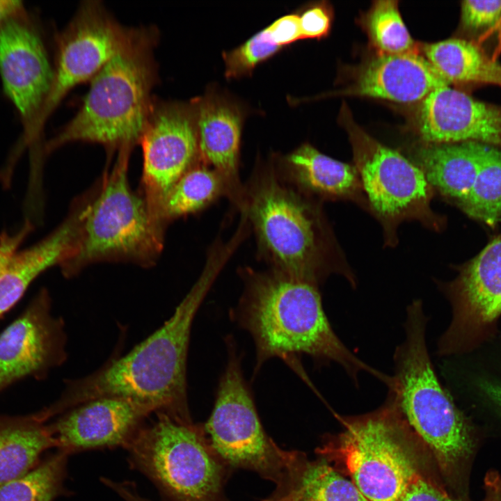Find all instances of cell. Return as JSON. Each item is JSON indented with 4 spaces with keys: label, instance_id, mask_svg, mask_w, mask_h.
I'll use <instances>...</instances> for the list:
<instances>
[{
    "label": "cell",
    "instance_id": "obj_37",
    "mask_svg": "<svg viewBox=\"0 0 501 501\" xmlns=\"http://www.w3.org/2000/svg\"><path fill=\"white\" fill-rule=\"evenodd\" d=\"M25 13L23 1L19 0H0V25L7 19Z\"/></svg>",
    "mask_w": 501,
    "mask_h": 501
},
{
    "label": "cell",
    "instance_id": "obj_10",
    "mask_svg": "<svg viewBox=\"0 0 501 501\" xmlns=\"http://www.w3.org/2000/svg\"><path fill=\"white\" fill-rule=\"evenodd\" d=\"M347 124L367 205L381 222L389 243L396 240L397 227L404 221L418 220L439 228L438 217L430 207L434 189L422 170L352 122Z\"/></svg>",
    "mask_w": 501,
    "mask_h": 501
},
{
    "label": "cell",
    "instance_id": "obj_36",
    "mask_svg": "<svg viewBox=\"0 0 501 501\" xmlns=\"http://www.w3.org/2000/svg\"><path fill=\"white\" fill-rule=\"evenodd\" d=\"M485 495L482 501H501V475L496 470L488 471L484 479Z\"/></svg>",
    "mask_w": 501,
    "mask_h": 501
},
{
    "label": "cell",
    "instance_id": "obj_6",
    "mask_svg": "<svg viewBox=\"0 0 501 501\" xmlns=\"http://www.w3.org/2000/svg\"><path fill=\"white\" fill-rule=\"evenodd\" d=\"M388 388L385 401L374 411L340 417L343 430L317 451L335 462L370 501H399L413 476L426 468L394 385Z\"/></svg>",
    "mask_w": 501,
    "mask_h": 501
},
{
    "label": "cell",
    "instance_id": "obj_33",
    "mask_svg": "<svg viewBox=\"0 0 501 501\" xmlns=\"http://www.w3.org/2000/svg\"><path fill=\"white\" fill-rule=\"evenodd\" d=\"M299 16L302 39H320L329 33L332 14L328 6L323 3L311 6Z\"/></svg>",
    "mask_w": 501,
    "mask_h": 501
},
{
    "label": "cell",
    "instance_id": "obj_11",
    "mask_svg": "<svg viewBox=\"0 0 501 501\" xmlns=\"http://www.w3.org/2000/svg\"><path fill=\"white\" fill-rule=\"evenodd\" d=\"M141 29L122 26L100 2L88 1L79 6L57 38L53 79L36 123L35 138L69 91L82 82L90 81L138 37Z\"/></svg>",
    "mask_w": 501,
    "mask_h": 501
},
{
    "label": "cell",
    "instance_id": "obj_35",
    "mask_svg": "<svg viewBox=\"0 0 501 501\" xmlns=\"http://www.w3.org/2000/svg\"><path fill=\"white\" fill-rule=\"evenodd\" d=\"M29 222L17 233L9 234L3 233L0 237V273L6 267L11 257L17 252V248L31 229Z\"/></svg>",
    "mask_w": 501,
    "mask_h": 501
},
{
    "label": "cell",
    "instance_id": "obj_17",
    "mask_svg": "<svg viewBox=\"0 0 501 501\" xmlns=\"http://www.w3.org/2000/svg\"><path fill=\"white\" fill-rule=\"evenodd\" d=\"M49 306L44 292L0 335V388L65 358L63 322L51 315Z\"/></svg>",
    "mask_w": 501,
    "mask_h": 501
},
{
    "label": "cell",
    "instance_id": "obj_28",
    "mask_svg": "<svg viewBox=\"0 0 501 501\" xmlns=\"http://www.w3.org/2000/svg\"><path fill=\"white\" fill-rule=\"evenodd\" d=\"M470 217L494 225L501 217V151L486 145L481 167L461 205Z\"/></svg>",
    "mask_w": 501,
    "mask_h": 501
},
{
    "label": "cell",
    "instance_id": "obj_8",
    "mask_svg": "<svg viewBox=\"0 0 501 501\" xmlns=\"http://www.w3.org/2000/svg\"><path fill=\"white\" fill-rule=\"evenodd\" d=\"M204 427L213 447L232 470L254 471L276 487L287 484L292 451L282 450L265 432L239 357L230 343L228 362Z\"/></svg>",
    "mask_w": 501,
    "mask_h": 501
},
{
    "label": "cell",
    "instance_id": "obj_16",
    "mask_svg": "<svg viewBox=\"0 0 501 501\" xmlns=\"http://www.w3.org/2000/svg\"><path fill=\"white\" fill-rule=\"evenodd\" d=\"M418 132L429 144L477 142L501 146V106L450 87L431 91L420 103Z\"/></svg>",
    "mask_w": 501,
    "mask_h": 501
},
{
    "label": "cell",
    "instance_id": "obj_22",
    "mask_svg": "<svg viewBox=\"0 0 501 501\" xmlns=\"http://www.w3.org/2000/svg\"><path fill=\"white\" fill-rule=\"evenodd\" d=\"M286 163L296 181L305 189L328 198L365 202L355 166L332 159L308 143L291 152Z\"/></svg>",
    "mask_w": 501,
    "mask_h": 501
},
{
    "label": "cell",
    "instance_id": "obj_38",
    "mask_svg": "<svg viewBox=\"0 0 501 501\" xmlns=\"http://www.w3.org/2000/svg\"><path fill=\"white\" fill-rule=\"evenodd\" d=\"M262 501H296V500L289 486H284L276 487L273 493Z\"/></svg>",
    "mask_w": 501,
    "mask_h": 501
},
{
    "label": "cell",
    "instance_id": "obj_29",
    "mask_svg": "<svg viewBox=\"0 0 501 501\" xmlns=\"http://www.w3.org/2000/svg\"><path fill=\"white\" fill-rule=\"evenodd\" d=\"M365 26L372 45L379 54H397L417 51L398 8V1H374L365 19Z\"/></svg>",
    "mask_w": 501,
    "mask_h": 501
},
{
    "label": "cell",
    "instance_id": "obj_18",
    "mask_svg": "<svg viewBox=\"0 0 501 501\" xmlns=\"http://www.w3.org/2000/svg\"><path fill=\"white\" fill-rule=\"evenodd\" d=\"M448 84L417 51L379 54L358 72L347 94L408 104L422 102Z\"/></svg>",
    "mask_w": 501,
    "mask_h": 501
},
{
    "label": "cell",
    "instance_id": "obj_34",
    "mask_svg": "<svg viewBox=\"0 0 501 501\" xmlns=\"http://www.w3.org/2000/svg\"><path fill=\"white\" fill-rule=\"evenodd\" d=\"M266 29L275 43L281 48L302 39L298 14L284 15Z\"/></svg>",
    "mask_w": 501,
    "mask_h": 501
},
{
    "label": "cell",
    "instance_id": "obj_13",
    "mask_svg": "<svg viewBox=\"0 0 501 501\" xmlns=\"http://www.w3.org/2000/svg\"><path fill=\"white\" fill-rule=\"evenodd\" d=\"M0 76L3 92L21 118L26 141L33 142L53 67L41 35L26 12L0 25Z\"/></svg>",
    "mask_w": 501,
    "mask_h": 501
},
{
    "label": "cell",
    "instance_id": "obj_24",
    "mask_svg": "<svg viewBox=\"0 0 501 501\" xmlns=\"http://www.w3.org/2000/svg\"><path fill=\"white\" fill-rule=\"evenodd\" d=\"M424 56L448 84H486L501 87V65L475 43L449 38L426 44Z\"/></svg>",
    "mask_w": 501,
    "mask_h": 501
},
{
    "label": "cell",
    "instance_id": "obj_21",
    "mask_svg": "<svg viewBox=\"0 0 501 501\" xmlns=\"http://www.w3.org/2000/svg\"><path fill=\"white\" fill-rule=\"evenodd\" d=\"M486 145L477 142L428 143L416 150L415 164L434 189L461 206L476 180Z\"/></svg>",
    "mask_w": 501,
    "mask_h": 501
},
{
    "label": "cell",
    "instance_id": "obj_19",
    "mask_svg": "<svg viewBox=\"0 0 501 501\" xmlns=\"http://www.w3.org/2000/svg\"><path fill=\"white\" fill-rule=\"evenodd\" d=\"M84 195L72 202L62 223L31 247L16 252L0 273V315L10 309L40 273L61 267L72 255L86 213Z\"/></svg>",
    "mask_w": 501,
    "mask_h": 501
},
{
    "label": "cell",
    "instance_id": "obj_23",
    "mask_svg": "<svg viewBox=\"0 0 501 501\" xmlns=\"http://www.w3.org/2000/svg\"><path fill=\"white\" fill-rule=\"evenodd\" d=\"M41 413L22 418H0V486L21 477L56 447L49 425Z\"/></svg>",
    "mask_w": 501,
    "mask_h": 501
},
{
    "label": "cell",
    "instance_id": "obj_30",
    "mask_svg": "<svg viewBox=\"0 0 501 501\" xmlns=\"http://www.w3.org/2000/svg\"><path fill=\"white\" fill-rule=\"evenodd\" d=\"M280 49L265 28L237 48L223 53L226 78L237 79L250 75L259 63L271 57Z\"/></svg>",
    "mask_w": 501,
    "mask_h": 501
},
{
    "label": "cell",
    "instance_id": "obj_9",
    "mask_svg": "<svg viewBox=\"0 0 501 501\" xmlns=\"http://www.w3.org/2000/svg\"><path fill=\"white\" fill-rule=\"evenodd\" d=\"M245 207L277 271L317 285L328 272L321 228L310 205L267 175L250 191Z\"/></svg>",
    "mask_w": 501,
    "mask_h": 501
},
{
    "label": "cell",
    "instance_id": "obj_3",
    "mask_svg": "<svg viewBox=\"0 0 501 501\" xmlns=\"http://www.w3.org/2000/svg\"><path fill=\"white\" fill-rule=\"evenodd\" d=\"M422 301L407 307L405 337L394 352L393 385L407 423L447 483L462 492L475 447L472 429L436 374L426 342Z\"/></svg>",
    "mask_w": 501,
    "mask_h": 501
},
{
    "label": "cell",
    "instance_id": "obj_5",
    "mask_svg": "<svg viewBox=\"0 0 501 501\" xmlns=\"http://www.w3.org/2000/svg\"><path fill=\"white\" fill-rule=\"evenodd\" d=\"M117 160L89 191L79 239L72 256L61 267L65 277L102 262L130 263L143 268L161 255L166 225L152 212L129 179L131 149Z\"/></svg>",
    "mask_w": 501,
    "mask_h": 501
},
{
    "label": "cell",
    "instance_id": "obj_40",
    "mask_svg": "<svg viewBox=\"0 0 501 501\" xmlns=\"http://www.w3.org/2000/svg\"><path fill=\"white\" fill-rule=\"evenodd\" d=\"M121 498L125 501H151L139 495L134 486L125 488L121 492Z\"/></svg>",
    "mask_w": 501,
    "mask_h": 501
},
{
    "label": "cell",
    "instance_id": "obj_39",
    "mask_svg": "<svg viewBox=\"0 0 501 501\" xmlns=\"http://www.w3.org/2000/svg\"><path fill=\"white\" fill-rule=\"evenodd\" d=\"M493 32H495L496 34V45L491 57L493 60L496 61L501 54V17L495 26L487 31L486 35Z\"/></svg>",
    "mask_w": 501,
    "mask_h": 501
},
{
    "label": "cell",
    "instance_id": "obj_31",
    "mask_svg": "<svg viewBox=\"0 0 501 501\" xmlns=\"http://www.w3.org/2000/svg\"><path fill=\"white\" fill-rule=\"evenodd\" d=\"M399 501H466L451 495L428 473L426 468L418 472L408 484Z\"/></svg>",
    "mask_w": 501,
    "mask_h": 501
},
{
    "label": "cell",
    "instance_id": "obj_7",
    "mask_svg": "<svg viewBox=\"0 0 501 501\" xmlns=\"http://www.w3.org/2000/svg\"><path fill=\"white\" fill-rule=\"evenodd\" d=\"M156 414L125 447L132 466L170 501H226L224 486L233 470L213 447L204 424Z\"/></svg>",
    "mask_w": 501,
    "mask_h": 501
},
{
    "label": "cell",
    "instance_id": "obj_25",
    "mask_svg": "<svg viewBox=\"0 0 501 501\" xmlns=\"http://www.w3.org/2000/svg\"><path fill=\"white\" fill-rule=\"evenodd\" d=\"M287 486L296 501H370L326 459L310 461L295 450L289 463Z\"/></svg>",
    "mask_w": 501,
    "mask_h": 501
},
{
    "label": "cell",
    "instance_id": "obj_2",
    "mask_svg": "<svg viewBox=\"0 0 501 501\" xmlns=\"http://www.w3.org/2000/svg\"><path fill=\"white\" fill-rule=\"evenodd\" d=\"M231 313L254 340L255 369L271 358L289 360L306 354L318 364L340 365L356 385L363 372L385 385L390 381V376L361 360L337 336L316 284L277 271L251 273Z\"/></svg>",
    "mask_w": 501,
    "mask_h": 501
},
{
    "label": "cell",
    "instance_id": "obj_15",
    "mask_svg": "<svg viewBox=\"0 0 501 501\" xmlns=\"http://www.w3.org/2000/svg\"><path fill=\"white\" fill-rule=\"evenodd\" d=\"M154 411L129 398L102 397L63 412L49 425L58 450L68 455L88 450L125 447Z\"/></svg>",
    "mask_w": 501,
    "mask_h": 501
},
{
    "label": "cell",
    "instance_id": "obj_1",
    "mask_svg": "<svg viewBox=\"0 0 501 501\" xmlns=\"http://www.w3.org/2000/svg\"><path fill=\"white\" fill-rule=\"evenodd\" d=\"M200 278L159 328L126 355L67 383L54 415L102 397L129 398L184 422H193L186 392V359L193 321L224 262L210 257Z\"/></svg>",
    "mask_w": 501,
    "mask_h": 501
},
{
    "label": "cell",
    "instance_id": "obj_12",
    "mask_svg": "<svg viewBox=\"0 0 501 501\" xmlns=\"http://www.w3.org/2000/svg\"><path fill=\"white\" fill-rule=\"evenodd\" d=\"M139 143L143 170L138 190L161 221L159 214L166 197L199 156L193 101L153 100Z\"/></svg>",
    "mask_w": 501,
    "mask_h": 501
},
{
    "label": "cell",
    "instance_id": "obj_32",
    "mask_svg": "<svg viewBox=\"0 0 501 501\" xmlns=\"http://www.w3.org/2000/svg\"><path fill=\"white\" fill-rule=\"evenodd\" d=\"M501 17V0H466L461 5V21L463 27L472 31L490 29Z\"/></svg>",
    "mask_w": 501,
    "mask_h": 501
},
{
    "label": "cell",
    "instance_id": "obj_14",
    "mask_svg": "<svg viewBox=\"0 0 501 501\" xmlns=\"http://www.w3.org/2000/svg\"><path fill=\"white\" fill-rule=\"evenodd\" d=\"M445 291L453 318L439 340L440 355L462 350L473 334L501 314V234L463 266Z\"/></svg>",
    "mask_w": 501,
    "mask_h": 501
},
{
    "label": "cell",
    "instance_id": "obj_41",
    "mask_svg": "<svg viewBox=\"0 0 501 501\" xmlns=\"http://www.w3.org/2000/svg\"><path fill=\"white\" fill-rule=\"evenodd\" d=\"M498 411L501 413V393L500 394L497 401Z\"/></svg>",
    "mask_w": 501,
    "mask_h": 501
},
{
    "label": "cell",
    "instance_id": "obj_27",
    "mask_svg": "<svg viewBox=\"0 0 501 501\" xmlns=\"http://www.w3.org/2000/svg\"><path fill=\"white\" fill-rule=\"evenodd\" d=\"M69 455L58 450L21 477L0 486V501H54L61 495Z\"/></svg>",
    "mask_w": 501,
    "mask_h": 501
},
{
    "label": "cell",
    "instance_id": "obj_4",
    "mask_svg": "<svg viewBox=\"0 0 501 501\" xmlns=\"http://www.w3.org/2000/svg\"><path fill=\"white\" fill-rule=\"evenodd\" d=\"M157 39L154 29L143 28L99 71L76 115L45 145L46 153L75 141L100 143L111 151L139 143L157 79Z\"/></svg>",
    "mask_w": 501,
    "mask_h": 501
},
{
    "label": "cell",
    "instance_id": "obj_26",
    "mask_svg": "<svg viewBox=\"0 0 501 501\" xmlns=\"http://www.w3.org/2000/svg\"><path fill=\"white\" fill-rule=\"evenodd\" d=\"M227 191L225 182L214 169L194 166L173 186L160 210L167 226L172 221L196 213Z\"/></svg>",
    "mask_w": 501,
    "mask_h": 501
},
{
    "label": "cell",
    "instance_id": "obj_20",
    "mask_svg": "<svg viewBox=\"0 0 501 501\" xmlns=\"http://www.w3.org/2000/svg\"><path fill=\"white\" fill-rule=\"evenodd\" d=\"M196 113L199 156L223 179L227 192L239 196V153L242 116L238 106L210 92L193 100Z\"/></svg>",
    "mask_w": 501,
    "mask_h": 501
}]
</instances>
